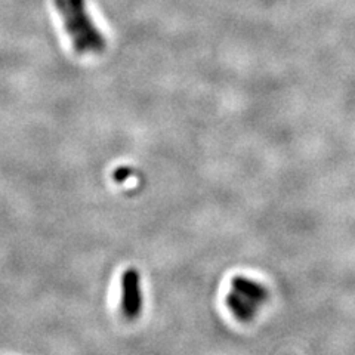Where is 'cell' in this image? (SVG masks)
Masks as SVG:
<instances>
[{
	"label": "cell",
	"instance_id": "obj_2",
	"mask_svg": "<svg viewBox=\"0 0 355 355\" xmlns=\"http://www.w3.org/2000/svg\"><path fill=\"white\" fill-rule=\"evenodd\" d=\"M142 306L144 297L141 292L139 272L135 268H128L121 275V313L126 318L135 320L142 313Z\"/></svg>",
	"mask_w": 355,
	"mask_h": 355
},
{
	"label": "cell",
	"instance_id": "obj_1",
	"mask_svg": "<svg viewBox=\"0 0 355 355\" xmlns=\"http://www.w3.org/2000/svg\"><path fill=\"white\" fill-rule=\"evenodd\" d=\"M71 46L79 55H99L107 49L103 31L96 27L86 0H53Z\"/></svg>",
	"mask_w": 355,
	"mask_h": 355
},
{
	"label": "cell",
	"instance_id": "obj_4",
	"mask_svg": "<svg viewBox=\"0 0 355 355\" xmlns=\"http://www.w3.org/2000/svg\"><path fill=\"white\" fill-rule=\"evenodd\" d=\"M227 306L230 313L234 315L240 323H250L257 315V304L249 301L248 297L241 296L236 291H232L227 296Z\"/></svg>",
	"mask_w": 355,
	"mask_h": 355
},
{
	"label": "cell",
	"instance_id": "obj_3",
	"mask_svg": "<svg viewBox=\"0 0 355 355\" xmlns=\"http://www.w3.org/2000/svg\"><path fill=\"white\" fill-rule=\"evenodd\" d=\"M231 286H232V291H236L241 296L248 297L249 301H252L253 304L259 305V304H263L268 301V296H270L268 288L258 282L246 279V277H243V275L232 277Z\"/></svg>",
	"mask_w": 355,
	"mask_h": 355
},
{
	"label": "cell",
	"instance_id": "obj_5",
	"mask_svg": "<svg viewBox=\"0 0 355 355\" xmlns=\"http://www.w3.org/2000/svg\"><path fill=\"white\" fill-rule=\"evenodd\" d=\"M130 173V169L128 168H119L116 172H114V181L117 182H123L125 180H128V175Z\"/></svg>",
	"mask_w": 355,
	"mask_h": 355
}]
</instances>
